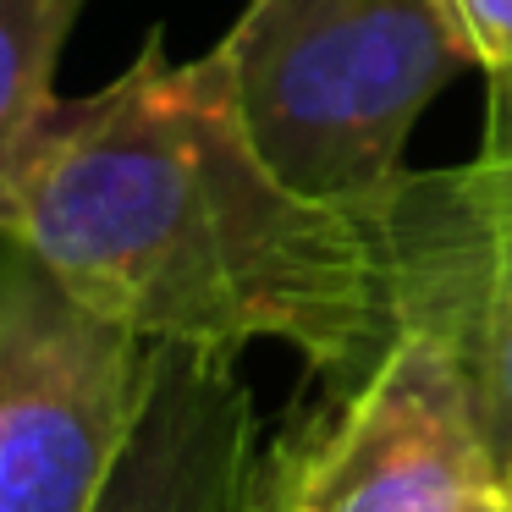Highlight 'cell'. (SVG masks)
Masks as SVG:
<instances>
[{
  "mask_svg": "<svg viewBox=\"0 0 512 512\" xmlns=\"http://www.w3.org/2000/svg\"><path fill=\"white\" fill-rule=\"evenodd\" d=\"M0 237L144 342L226 358L281 342L336 391L397 331L386 221L276 177L237 116L221 50L171 61L166 28H149L116 83L56 105Z\"/></svg>",
  "mask_w": 512,
  "mask_h": 512,
  "instance_id": "6da1fadb",
  "label": "cell"
},
{
  "mask_svg": "<svg viewBox=\"0 0 512 512\" xmlns=\"http://www.w3.org/2000/svg\"><path fill=\"white\" fill-rule=\"evenodd\" d=\"M215 50L270 171L364 221H386L419 116L474 67L446 0H248Z\"/></svg>",
  "mask_w": 512,
  "mask_h": 512,
  "instance_id": "7a4b0ae2",
  "label": "cell"
},
{
  "mask_svg": "<svg viewBox=\"0 0 512 512\" xmlns=\"http://www.w3.org/2000/svg\"><path fill=\"white\" fill-rule=\"evenodd\" d=\"M265 512H512L452 320L397 292V331L314 430L265 457Z\"/></svg>",
  "mask_w": 512,
  "mask_h": 512,
  "instance_id": "3957f363",
  "label": "cell"
},
{
  "mask_svg": "<svg viewBox=\"0 0 512 512\" xmlns=\"http://www.w3.org/2000/svg\"><path fill=\"white\" fill-rule=\"evenodd\" d=\"M149 342L0 237V512H100Z\"/></svg>",
  "mask_w": 512,
  "mask_h": 512,
  "instance_id": "277c9868",
  "label": "cell"
},
{
  "mask_svg": "<svg viewBox=\"0 0 512 512\" xmlns=\"http://www.w3.org/2000/svg\"><path fill=\"white\" fill-rule=\"evenodd\" d=\"M100 512H265L259 408L237 358L149 342L144 402Z\"/></svg>",
  "mask_w": 512,
  "mask_h": 512,
  "instance_id": "5b68a950",
  "label": "cell"
},
{
  "mask_svg": "<svg viewBox=\"0 0 512 512\" xmlns=\"http://www.w3.org/2000/svg\"><path fill=\"white\" fill-rule=\"evenodd\" d=\"M89 0H0V232L12 182L56 116V61Z\"/></svg>",
  "mask_w": 512,
  "mask_h": 512,
  "instance_id": "8992f818",
  "label": "cell"
},
{
  "mask_svg": "<svg viewBox=\"0 0 512 512\" xmlns=\"http://www.w3.org/2000/svg\"><path fill=\"white\" fill-rule=\"evenodd\" d=\"M457 204L468 210V221L479 226L490 248L512 265V138H490V149L474 160V166L446 171Z\"/></svg>",
  "mask_w": 512,
  "mask_h": 512,
  "instance_id": "52a82bcc",
  "label": "cell"
},
{
  "mask_svg": "<svg viewBox=\"0 0 512 512\" xmlns=\"http://www.w3.org/2000/svg\"><path fill=\"white\" fill-rule=\"evenodd\" d=\"M446 12L468 45V61L496 89V122L512 116V0H446Z\"/></svg>",
  "mask_w": 512,
  "mask_h": 512,
  "instance_id": "ba28073f",
  "label": "cell"
}]
</instances>
